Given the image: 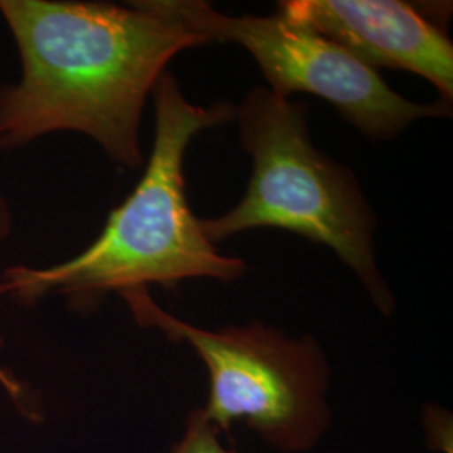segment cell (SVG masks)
Listing matches in <instances>:
<instances>
[{
    "label": "cell",
    "mask_w": 453,
    "mask_h": 453,
    "mask_svg": "<svg viewBox=\"0 0 453 453\" xmlns=\"http://www.w3.org/2000/svg\"><path fill=\"white\" fill-rule=\"evenodd\" d=\"M0 12L22 61L20 81L0 89V146L78 131L130 170L143 166L140 119L165 67L185 49L211 44L158 0H2Z\"/></svg>",
    "instance_id": "6da1fadb"
},
{
    "label": "cell",
    "mask_w": 453,
    "mask_h": 453,
    "mask_svg": "<svg viewBox=\"0 0 453 453\" xmlns=\"http://www.w3.org/2000/svg\"><path fill=\"white\" fill-rule=\"evenodd\" d=\"M155 142L143 177L114 209L103 232L80 256L48 269L17 265L0 277V294L31 304L49 292L80 308L110 294L173 289L181 280L211 277L230 282L247 273L245 260L222 256L203 235L185 196L183 162L200 131L235 119L226 101L209 108L187 101L179 82L163 73L153 88Z\"/></svg>",
    "instance_id": "7a4b0ae2"
},
{
    "label": "cell",
    "mask_w": 453,
    "mask_h": 453,
    "mask_svg": "<svg viewBox=\"0 0 453 453\" xmlns=\"http://www.w3.org/2000/svg\"><path fill=\"white\" fill-rule=\"evenodd\" d=\"M243 150L254 170L242 200L224 215L200 220L211 243L243 230L273 226L329 247L359 277L387 316L395 297L376 267V219L351 170L312 145L308 106L254 88L237 108Z\"/></svg>",
    "instance_id": "3957f363"
},
{
    "label": "cell",
    "mask_w": 453,
    "mask_h": 453,
    "mask_svg": "<svg viewBox=\"0 0 453 453\" xmlns=\"http://www.w3.org/2000/svg\"><path fill=\"white\" fill-rule=\"evenodd\" d=\"M121 297L138 323L187 342L202 359L211 378L202 411L219 430L228 435L243 420L280 453L309 452L324 437L331 372L314 338H289L259 321L211 331L165 312L148 291Z\"/></svg>",
    "instance_id": "277c9868"
},
{
    "label": "cell",
    "mask_w": 453,
    "mask_h": 453,
    "mask_svg": "<svg viewBox=\"0 0 453 453\" xmlns=\"http://www.w3.org/2000/svg\"><path fill=\"white\" fill-rule=\"evenodd\" d=\"M160 7L211 42L247 49L280 96L309 93L331 103L372 140H391L421 118L449 116L447 101L418 104L400 96L349 50L282 16H226L200 0H158Z\"/></svg>",
    "instance_id": "5b68a950"
},
{
    "label": "cell",
    "mask_w": 453,
    "mask_h": 453,
    "mask_svg": "<svg viewBox=\"0 0 453 453\" xmlns=\"http://www.w3.org/2000/svg\"><path fill=\"white\" fill-rule=\"evenodd\" d=\"M279 16L334 41L359 61L403 69L453 96V44L437 19L398 0H288Z\"/></svg>",
    "instance_id": "8992f818"
},
{
    "label": "cell",
    "mask_w": 453,
    "mask_h": 453,
    "mask_svg": "<svg viewBox=\"0 0 453 453\" xmlns=\"http://www.w3.org/2000/svg\"><path fill=\"white\" fill-rule=\"evenodd\" d=\"M165 453H235L220 440V430L205 418L202 408L188 413L185 430L179 441Z\"/></svg>",
    "instance_id": "52a82bcc"
},
{
    "label": "cell",
    "mask_w": 453,
    "mask_h": 453,
    "mask_svg": "<svg viewBox=\"0 0 453 453\" xmlns=\"http://www.w3.org/2000/svg\"><path fill=\"white\" fill-rule=\"evenodd\" d=\"M428 447L434 452L452 453V417L438 406H426L423 413Z\"/></svg>",
    "instance_id": "ba28073f"
},
{
    "label": "cell",
    "mask_w": 453,
    "mask_h": 453,
    "mask_svg": "<svg viewBox=\"0 0 453 453\" xmlns=\"http://www.w3.org/2000/svg\"><path fill=\"white\" fill-rule=\"evenodd\" d=\"M0 385H2L4 388L7 389L12 396H19V393H20V385L17 383L16 380H14L9 372H4L2 368H0Z\"/></svg>",
    "instance_id": "9c48e42d"
},
{
    "label": "cell",
    "mask_w": 453,
    "mask_h": 453,
    "mask_svg": "<svg viewBox=\"0 0 453 453\" xmlns=\"http://www.w3.org/2000/svg\"><path fill=\"white\" fill-rule=\"evenodd\" d=\"M9 228H11V217L4 198L0 196V241L9 234Z\"/></svg>",
    "instance_id": "30bf717a"
}]
</instances>
